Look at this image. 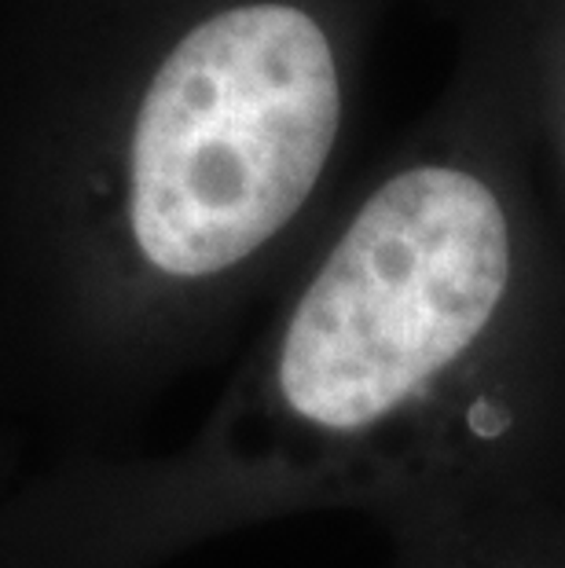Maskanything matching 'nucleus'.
Instances as JSON below:
<instances>
[{"label": "nucleus", "instance_id": "obj_3", "mask_svg": "<svg viewBox=\"0 0 565 568\" xmlns=\"http://www.w3.org/2000/svg\"><path fill=\"white\" fill-rule=\"evenodd\" d=\"M393 568H565V517L539 521L474 547L393 558Z\"/></svg>", "mask_w": 565, "mask_h": 568}, {"label": "nucleus", "instance_id": "obj_1", "mask_svg": "<svg viewBox=\"0 0 565 568\" xmlns=\"http://www.w3.org/2000/svg\"><path fill=\"white\" fill-rule=\"evenodd\" d=\"M191 491L367 514L393 558L565 517V297L496 176L418 159L356 205Z\"/></svg>", "mask_w": 565, "mask_h": 568}, {"label": "nucleus", "instance_id": "obj_2", "mask_svg": "<svg viewBox=\"0 0 565 568\" xmlns=\"http://www.w3.org/2000/svg\"><path fill=\"white\" fill-rule=\"evenodd\" d=\"M342 103L339 59L302 8H228L184 33L129 136L125 221L143 268L206 290L254 264L316 195Z\"/></svg>", "mask_w": 565, "mask_h": 568}]
</instances>
